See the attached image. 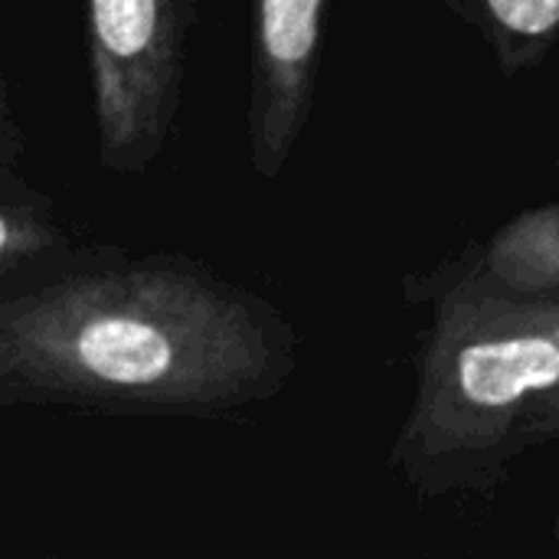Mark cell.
Listing matches in <instances>:
<instances>
[{"label":"cell","instance_id":"cell-1","mask_svg":"<svg viewBox=\"0 0 559 559\" xmlns=\"http://www.w3.org/2000/svg\"><path fill=\"white\" fill-rule=\"evenodd\" d=\"M3 390L108 409L206 413L285 370L255 308L180 272H118L3 305Z\"/></svg>","mask_w":559,"mask_h":559},{"label":"cell","instance_id":"cell-2","mask_svg":"<svg viewBox=\"0 0 559 559\" xmlns=\"http://www.w3.org/2000/svg\"><path fill=\"white\" fill-rule=\"evenodd\" d=\"M559 393V308L491 295L442 311L419 406L403 436L409 468L439 485L498 468L524 423L550 416Z\"/></svg>","mask_w":559,"mask_h":559},{"label":"cell","instance_id":"cell-3","mask_svg":"<svg viewBox=\"0 0 559 559\" xmlns=\"http://www.w3.org/2000/svg\"><path fill=\"white\" fill-rule=\"evenodd\" d=\"M88 20L102 157L108 167L134 170L170 124L183 26L177 7L160 0H98Z\"/></svg>","mask_w":559,"mask_h":559},{"label":"cell","instance_id":"cell-4","mask_svg":"<svg viewBox=\"0 0 559 559\" xmlns=\"http://www.w3.org/2000/svg\"><path fill=\"white\" fill-rule=\"evenodd\" d=\"M321 10V0H265L259 7L252 134L262 174H275L301 121Z\"/></svg>","mask_w":559,"mask_h":559},{"label":"cell","instance_id":"cell-5","mask_svg":"<svg viewBox=\"0 0 559 559\" xmlns=\"http://www.w3.org/2000/svg\"><path fill=\"white\" fill-rule=\"evenodd\" d=\"M488 13L518 36H547L559 26V0H491Z\"/></svg>","mask_w":559,"mask_h":559},{"label":"cell","instance_id":"cell-6","mask_svg":"<svg viewBox=\"0 0 559 559\" xmlns=\"http://www.w3.org/2000/svg\"><path fill=\"white\" fill-rule=\"evenodd\" d=\"M554 419H559V406H557V409H554Z\"/></svg>","mask_w":559,"mask_h":559}]
</instances>
